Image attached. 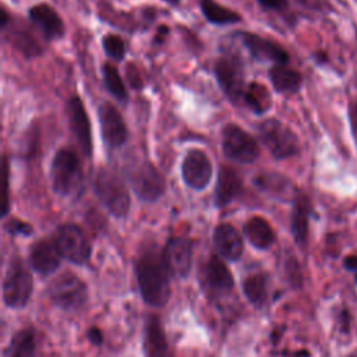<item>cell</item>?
Returning <instances> with one entry per match:
<instances>
[{
	"instance_id": "obj_1",
	"label": "cell",
	"mask_w": 357,
	"mask_h": 357,
	"mask_svg": "<svg viewBox=\"0 0 357 357\" xmlns=\"http://www.w3.org/2000/svg\"><path fill=\"white\" fill-rule=\"evenodd\" d=\"M135 276L142 300L155 308L165 307L172 294L170 272L156 247L145 248L135 259Z\"/></svg>"
},
{
	"instance_id": "obj_2",
	"label": "cell",
	"mask_w": 357,
	"mask_h": 357,
	"mask_svg": "<svg viewBox=\"0 0 357 357\" xmlns=\"http://www.w3.org/2000/svg\"><path fill=\"white\" fill-rule=\"evenodd\" d=\"M93 190L100 204L117 219L126 218L130 211V194L123 177L112 169L100 167L96 173Z\"/></svg>"
},
{
	"instance_id": "obj_3",
	"label": "cell",
	"mask_w": 357,
	"mask_h": 357,
	"mask_svg": "<svg viewBox=\"0 0 357 357\" xmlns=\"http://www.w3.org/2000/svg\"><path fill=\"white\" fill-rule=\"evenodd\" d=\"M49 300L66 312L81 311L88 301V287L73 272H63L53 278L46 287Z\"/></svg>"
},
{
	"instance_id": "obj_4",
	"label": "cell",
	"mask_w": 357,
	"mask_h": 357,
	"mask_svg": "<svg viewBox=\"0 0 357 357\" xmlns=\"http://www.w3.org/2000/svg\"><path fill=\"white\" fill-rule=\"evenodd\" d=\"M127 181L142 202H156L166 191V180L159 169L149 160L132 162L126 169Z\"/></svg>"
},
{
	"instance_id": "obj_5",
	"label": "cell",
	"mask_w": 357,
	"mask_h": 357,
	"mask_svg": "<svg viewBox=\"0 0 357 357\" xmlns=\"http://www.w3.org/2000/svg\"><path fill=\"white\" fill-rule=\"evenodd\" d=\"M50 178L53 191L60 197H71L82 188V169L77 155L70 149H60L52 160Z\"/></svg>"
},
{
	"instance_id": "obj_6",
	"label": "cell",
	"mask_w": 357,
	"mask_h": 357,
	"mask_svg": "<svg viewBox=\"0 0 357 357\" xmlns=\"http://www.w3.org/2000/svg\"><path fill=\"white\" fill-rule=\"evenodd\" d=\"M3 301L8 308H24L33 290V280L29 268L18 257L10 259L3 279Z\"/></svg>"
},
{
	"instance_id": "obj_7",
	"label": "cell",
	"mask_w": 357,
	"mask_h": 357,
	"mask_svg": "<svg viewBox=\"0 0 357 357\" xmlns=\"http://www.w3.org/2000/svg\"><path fill=\"white\" fill-rule=\"evenodd\" d=\"M258 137L278 160L291 158L300 152V141L296 132L275 117L265 119L258 124Z\"/></svg>"
},
{
	"instance_id": "obj_8",
	"label": "cell",
	"mask_w": 357,
	"mask_h": 357,
	"mask_svg": "<svg viewBox=\"0 0 357 357\" xmlns=\"http://www.w3.org/2000/svg\"><path fill=\"white\" fill-rule=\"evenodd\" d=\"M222 152L231 162L251 165L259 156V146L251 134L229 123L222 128Z\"/></svg>"
},
{
	"instance_id": "obj_9",
	"label": "cell",
	"mask_w": 357,
	"mask_h": 357,
	"mask_svg": "<svg viewBox=\"0 0 357 357\" xmlns=\"http://www.w3.org/2000/svg\"><path fill=\"white\" fill-rule=\"evenodd\" d=\"M54 243L64 259L74 265H86L92 255V245L85 231L74 225L64 223L57 227Z\"/></svg>"
},
{
	"instance_id": "obj_10",
	"label": "cell",
	"mask_w": 357,
	"mask_h": 357,
	"mask_svg": "<svg viewBox=\"0 0 357 357\" xmlns=\"http://www.w3.org/2000/svg\"><path fill=\"white\" fill-rule=\"evenodd\" d=\"M213 70L216 81L225 95L231 102H238L243 99L245 91L243 61L234 54H226L218 59Z\"/></svg>"
},
{
	"instance_id": "obj_11",
	"label": "cell",
	"mask_w": 357,
	"mask_h": 357,
	"mask_svg": "<svg viewBox=\"0 0 357 357\" xmlns=\"http://www.w3.org/2000/svg\"><path fill=\"white\" fill-rule=\"evenodd\" d=\"M163 259L172 276L185 279L192 266V241L188 237H170L163 250Z\"/></svg>"
},
{
	"instance_id": "obj_12",
	"label": "cell",
	"mask_w": 357,
	"mask_h": 357,
	"mask_svg": "<svg viewBox=\"0 0 357 357\" xmlns=\"http://www.w3.org/2000/svg\"><path fill=\"white\" fill-rule=\"evenodd\" d=\"M98 119L103 142L110 149L123 146L127 141L128 130L119 109L110 102H102L98 106Z\"/></svg>"
},
{
	"instance_id": "obj_13",
	"label": "cell",
	"mask_w": 357,
	"mask_h": 357,
	"mask_svg": "<svg viewBox=\"0 0 357 357\" xmlns=\"http://www.w3.org/2000/svg\"><path fill=\"white\" fill-rule=\"evenodd\" d=\"M67 116L70 131L79 146L81 152L86 156H92L93 141L91 131V121L79 96H71L67 102Z\"/></svg>"
},
{
	"instance_id": "obj_14",
	"label": "cell",
	"mask_w": 357,
	"mask_h": 357,
	"mask_svg": "<svg viewBox=\"0 0 357 357\" xmlns=\"http://www.w3.org/2000/svg\"><path fill=\"white\" fill-rule=\"evenodd\" d=\"M181 177L185 185L195 191L208 187L212 178V165L202 149L192 148L187 152L181 163Z\"/></svg>"
},
{
	"instance_id": "obj_15",
	"label": "cell",
	"mask_w": 357,
	"mask_h": 357,
	"mask_svg": "<svg viewBox=\"0 0 357 357\" xmlns=\"http://www.w3.org/2000/svg\"><path fill=\"white\" fill-rule=\"evenodd\" d=\"M61 254L54 240L40 238L35 241L28 252V264L32 271L42 276L54 273L61 264Z\"/></svg>"
},
{
	"instance_id": "obj_16",
	"label": "cell",
	"mask_w": 357,
	"mask_h": 357,
	"mask_svg": "<svg viewBox=\"0 0 357 357\" xmlns=\"http://www.w3.org/2000/svg\"><path fill=\"white\" fill-rule=\"evenodd\" d=\"M238 36L251 57L257 61H273L276 64H287L289 54L279 43L252 32H240Z\"/></svg>"
},
{
	"instance_id": "obj_17",
	"label": "cell",
	"mask_w": 357,
	"mask_h": 357,
	"mask_svg": "<svg viewBox=\"0 0 357 357\" xmlns=\"http://www.w3.org/2000/svg\"><path fill=\"white\" fill-rule=\"evenodd\" d=\"M213 245L218 254L230 262L238 261L244 251L241 234L230 223H219L213 230Z\"/></svg>"
},
{
	"instance_id": "obj_18",
	"label": "cell",
	"mask_w": 357,
	"mask_h": 357,
	"mask_svg": "<svg viewBox=\"0 0 357 357\" xmlns=\"http://www.w3.org/2000/svg\"><path fill=\"white\" fill-rule=\"evenodd\" d=\"M28 17L39 28L47 40L59 39L64 35V22L56 10L47 3H39L29 8Z\"/></svg>"
},
{
	"instance_id": "obj_19",
	"label": "cell",
	"mask_w": 357,
	"mask_h": 357,
	"mask_svg": "<svg viewBox=\"0 0 357 357\" xmlns=\"http://www.w3.org/2000/svg\"><path fill=\"white\" fill-rule=\"evenodd\" d=\"M243 190V180L237 170L230 166H220L215 187L213 202L218 208L227 206Z\"/></svg>"
},
{
	"instance_id": "obj_20",
	"label": "cell",
	"mask_w": 357,
	"mask_h": 357,
	"mask_svg": "<svg viewBox=\"0 0 357 357\" xmlns=\"http://www.w3.org/2000/svg\"><path fill=\"white\" fill-rule=\"evenodd\" d=\"M205 286L213 293H229L234 287V279L227 265L216 255H211L204 268Z\"/></svg>"
},
{
	"instance_id": "obj_21",
	"label": "cell",
	"mask_w": 357,
	"mask_h": 357,
	"mask_svg": "<svg viewBox=\"0 0 357 357\" xmlns=\"http://www.w3.org/2000/svg\"><path fill=\"white\" fill-rule=\"evenodd\" d=\"M142 347L145 357H167V339L158 315H149L145 321Z\"/></svg>"
},
{
	"instance_id": "obj_22",
	"label": "cell",
	"mask_w": 357,
	"mask_h": 357,
	"mask_svg": "<svg viewBox=\"0 0 357 357\" xmlns=\"http://www.w3.org/2000/svg\"><path fill=\"white\" fill-rule=\"evenodd\" d=\"M310 215H311V202L308 197H305L304 194H296L293 197L290 229H291L294 241L300 247H304L307 243Z\"/></svg>"
},
{
	"instance_id": "obj_23",
	"label": "cell",
	"mask_w": 357,
	"mask_h": 357,
	"mask_svg": "<svg viewBox=\"0 0 357 357\" xmlns=\"http://www.w3.org/2000/svg\"><path fill=\"white\" fill-rule=\"evenodd\" d=\"M248 243L257 250H268L275 243V233L268 220L262 216L250 218L243 227Z\"/></svg>"
},
{
	"instance_id": "obj_24",
	"label": "cell",
	"mask_w": 357,
	"mask_h": 357,
	"mask_svg": "<svg viewBox=\"0 0 357 357\" xmlns=\"http://www.w3.org/2000/svg\"><path fill=\"white\" fill-rule=\"evenodd\" d=\"M3 357H38V344L31 328L20 329L10 339Z\"/></svg>"
},
{
	"instance_id": "obj_25",
	"label": "cell",
	"mask_w": 357,
	"mask_h": 357,
	"mask_svg": "<svg viewBox=\"0 0 357 357\" xmlns=\"http://www.w3.org/2000/svg\"><path fill=\"white\" fill-rule=\"evenodd\" d=\"M268 77L276 92L280 93H296L301 88V75L296 70L287 67L286 64L273 66Z\"/></svg>"
},
{
	"instance_id": "obj_26",
	"label": "cell",
	"mask_w": 357,
	"mask_h": 357,
	"mask_svg": "<svg viewBox=\"0 0 357 357\" xmlns=\"http://www.w3.org/2000/svg\"><path fill=\"white\" fill-rule=\"evenodd\" d=\"M243 293L254 307H264L268 300V275L257 272L244 278Z\"/></svg>"
},
{
	"instance_id": "obj_27",
	"label": "cell",
	"mask_w": 357,
	"mask_h": 357,
	"mask_svg": "<svg viewBox=\"0 0 357 357\" xmlns=\"http://www.w3.org/2000/svg\"><path fill=\"white\" fill-rule=\"evenodd\" d=\"M201 11L204 17L215 25H229L241 22V15L225 6H220L215 0H201L199 1Z\"/></svg>"
},
{
	"instance_id": "obj_28",
	"label": "cell",
	"mask_w": 357,
	"mask_h": 357,
	"mask_svg": "<svg viewBox=\"0 0 357 357\" xmlns=\"http://www.w3.org/2000/svg\"><path fill=\"white\" fill-rule=\"evenodd\" d=\"M243 100L255 114H264L272 103L268 89L259 82H251L245 86Z\"/></svg>"
},
{
	"instance_id": "obj_29",
	"label": "cell",
	"mask_w": 357,
	"mask_h": 357,
	"mask_svg": "<svg viewBox=\"0 0 357 357\" xmlns=\"http://www.w3.org/2000/svg\"><path fill=\"white\" fill-rule=\"evenodd\" d=\"M102 77L106 89L121 103L128 100V92L126 89L124 81L117 70V67L112 63H105L102 66Z\"/></svg>"
},
{
	"instance_id": "obj_30",
	"label": "cell",
	"mask_w": 357,
	"mask_h": 357,
	"mask_svg": "<svg viewBox=\"0 0 357 357\" xmlns=\"http://www.w3.org/2000/svg\"><path fill=\"white\" fill-rule=\"evenodd\" d=\"M102 46L109 59H112L114 61L124 60L126 53H127V46L121 36L114 35V33H106L102 38Z\"/></svg>"
},
{
	"instance_id": "obj_31",
	"label": "cell",
	"mask_w": 357,
	"mask_h": 357,
	"mask_svg": "<svg viewBox=\"0 0 357 357\" xmlns=\"http://www.w3.org/2000/svg\"><path fill=\"white\" fill-rule=\"evenodd\" d=\"M13 43L26 57H35L42 53V47L31 38V35L24 31L13 35Z\"/></svg>"
},
{
	"instance_id": "obj_32",
	"label": "cell",
	"mask_w": 357,
	"mask_h": 357,
	"mask_svg": "<svg viewBox=\"0 0 357 357\" xmlns=\"http://www.w3.org/2000/svg\"><path fill=\"white\" fill-rule=\"evenodd\" d=\"M254 184L255 187H258L259 190L265 191V192H273V188H279L280 191L282 190H286L290 187L289 181L282 177V176H278V174H259L254 178Z\"/></svg>"
},
{
	"instance_id": "obj_33",
	"label": "cell",
	"mask_w": 357,
	"mask_h": 357,
	"mask_svg": "<svg viewBox=\"0 0 357 357\" xmlns=\"http://www.w3.org/2000/svg\"><path fill=\"white\" fill-rule=\"evenodd\" d=\"M4 229L11 236H31L33 233V227L29 223L14 218L4 223Z\"/></svg>"
},
{
	"instance_id": "obj_34",
	"label": "cell",
	"mask_w": 357,
	"mask_h": 357,
	"mask_svg": "<svg viewBox=\"0 0 357 357\" xmlns=\"http://www.w3.org/2000/svg\"><path fill=\"white\" fill-rule=\"evenodd\" d=\"M3 169H4V205H3V213L1 216L6 218L10 209V195H8V177H10V172H8V162L7 158H3Z\"/></svg>"
},
{
	"instance_id": "obj_35",
	"label": "cell",
	"mask_w": 357,
	"mask_h": 357,
	"mask_svg": "<svg viewBox=\"0 0 357 357\" xmlns=\"http://www.w3.org/2000/svg\"><path fill=\"white\" fill-rule=\"evenodd\" d=\"M262 7L268 10H284L287 7V0H257Z\"/></svg>"
},
{
	"instance_id": "obj_36",
	"label": "cell",
	"mask_w": 357,
	"mask_h": 357,
	"mask_svg": "<svg viewBox=\"0 0 357 357\" xmlns=\"http://www.w3.org/2000/svg\"><path fill=\"white\" fill-rule=\"evenodd\" d=\"M349 116H350V126H351V134L357 144V102L351 103L349 107Z\"/></svg>"
},
{
	"instance_id": "obj_37",
	"label": "cell",
	"mask_w": 357,
	"mask_h": 357,
	"mask_svg": "<svg viewBox=\"0 0 357 357\" xmlns=\"http://www.w3.org/2000/svg\"><path fill=\"white\" fill-rule=\"evenodd\" d=\"M88 337H89V340L93 343V344H102V342H103V336H102V332H100V329H98V328H91L89 329V332H88Z\"/></svg>"
},
{
	"instance_id": "obj_38",
	"label": "cell",
	"mask_w": 357,
	"mask_h": 357,
	"mask_svg": "<svg viewBox=\"0 0 357 357\" xmlns=\"http://www.w3.org/2000/svg\"><path fill=\"white\" fill-rule=\"evenodd\" d=\"M344 268L349 269V271H356L357 269V257L356 255L347 257L344 259Z\"/></svg>"
},
{
	"instance_id": "obj_39",
	"label": "cell",
	"mask_w": 357,
	"mask_h": 357,
	"mask_svg": "<svg viewBox=\"0 0 357 357\" xmlns=\"http://www.w3.org/2000/svg\"><path fill=\"white\" fill-rule=\"evenodd\" d=\"M8 21H10V18H8V14H7V11H6V8L3 7L1 8V28L3 29H6V26H7V24H8Z\"/></svg>"
},
{
	"instance_id": "obj_40",
	"label": "cell",
	"mask_w": 357,
	"mask_h": 357,
	"mask_svg": "<svg viewBox=\"0 0 357 357\" xmlns=\"http://www.w3.org/2000/svg\"><path fill=\"white\" fill-rule=\"evenodd\" d=\"M163 1H166L170 6H177L180 3V0H163Z\"/></svg>"
},
{
	"instance_id": "obj_41",
	"label": "cell",
	"mask_w": 357,
	"mask_h": 357,
	"mask_svg": "<svg viewBox=\"0 0 357 357\" xmlns=\"http://www.w3.org/2000/svg\"><path fill=\"white\" fill-rule=\"evenodd\" d=\"M349 357H357V353H354V354H350Z\"/></svg>"
},
{
	"instance_id": "obj_42",
	"label": "cell",
	"mask_w": 357,
	"mask_h": 357,
	"mask_svg": "<svg viewBox=\"0 0 357 357\" xmlns=\"http://www.w3.org/2000/svg\"><path fill=\"white\" fill-rule=\"evenodd\" d=\"M356 280H357V275H356Z\"/></svg>"
}]
</instances>
